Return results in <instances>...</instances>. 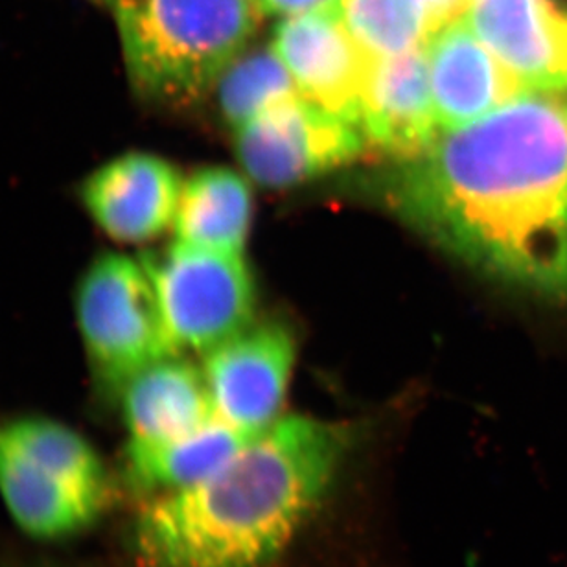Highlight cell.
<instances>
[{"label": "cell", "instance_id": "cell-1", "mask_svg": "<svg viewBox=\"0 0 567 567\" xmlns=\"http://www.w3.org/2000/svg\"><path fill=\"white\" fill-rule=\"evenodd\" d=\"M422 235L497 279L567 299V91L525 89L442 132L389 181Z\"/></svg>", "mask_w": 567, "mask_h": 567}, {"label": "cell", "instance_id": "cell-2", "mask_svg": "<svg viewBox=\"0 0 567 567\" xmlns=\"http://www.w3.org/2000/svg\"><path fill=\"white\" fill-rule=\"evenodd\" d=\"M347 424L279 419L224 468L158 494L138 516L150 567H269L332 488L354 447Z\"/></svg>", "mask_w": 567, "mask_h": 567}, {"label": "cell", "instance_id": "cell-3", "mask_svg": "<svg viewBox=\"0 0 567 567\" xmlns=\"http://www.w3.org/2000/svg\"><path fill=\"white\" fill-rule=\"evenodd\" d=\"M127 76L144 99L196 104L262 21L258 0H113Z\"/></svg>", "mask_w": 567, "mask_h": 567}, {"label": "cell", "instance_id": "cell-4", "mask_svg": "<svg viewBox=\"0 0 567 567\" xmlns=\"http://www.w3.org/2000/svg\"><path fill=\"white\" fill-rule=\"evenodd\" d=\"M76 319L94 374L116 396L144 367L181 354L141 258H94L78 284Z\"/></svg>", "mask_w": 567, "mask_h": 567}, {"label": "cell", "instance_id": "cell-5", "mask_svg": "<svg viewBox=\"0 0 567 567\" xmlns=\"http://www.w3.org/2000/svg\"><path fill=\"white\" fill-rule=\"evenodd\" d=\"M141 262L179 352L207 354L251 324L255 289L240 252L175 241Z\"/></svg>", "mask_w": 567, "mask_h": 567}, {"label": "cell", "instance_id": "cell-6", "mask_svg": "<svg viewBox=\"0 0 567 567\" xmlns=\"http://www.w3.org/2000/svg\"><path fill=\"white\" fill-rule=\"evenodd\" d=\"M365 135L354 122L297 93L236 130L247 174L268 188H288L360 157Z\"/></svg>", "mask_w": 567, "mask_h": 567}, {"label": "cell", "instance_id": "cell-7", "mask_svg": "<svg viewBox=\"0 0 567 567\" xmlns=\"http://www.w3.org/2000/svg\"><path fill=\"white\" fill-rule=\"evenodd\" d=\"M295 344L286 328L257 324L205 354V380L216 416L258 435L280 419Z\"/></svg>", "mask_w": 567, "mask_h": 567}, {"label": "cell", "instance_id": "cell-8", "mask_svg": "<svg viewBox=\"0 0 567 567\" xmlns=\"http://www.w3.org/2000/svg\"><path fill=\"white\" fill-rule=\"evenodd\" d=\"M274 50L299 93L360 126V99L374 58L344 27L338 8L289 16L275 28Z\"/></svg>", "mask_w": 567, "mask_h": 567}, {"label": "cell", "instance_id": "cell-9", "mask_svg": "<svg viewBox=\"0 0 567 567\" xmlns=\"http://www.w3.org/2000/svg\"><path fill=\"white\" fill-rule=\"evenodd\" d=\"M183 183L179 172L152 153L111 158L80 186L83 207L105 235L144 244L174 227Z\"/></svg>", "mask_w": 567, "mask_h": 567}, {"label": "cell", "instance_id": "cell-10", "mask_svg": "<svg viewBox=\"0 0 567 567\" xmlns=\"http://www.w3.org/2000/svg\"><path fill=\"white\" fill-rule=\"evenodd\" d=\"M464 17L525 89L567 91V11L555 0H472Z\"/></svg>", "mask_w": 567, "mask_h": 567}, {"label": "cell", "instance_id": "cell-11", "mask_svg": "<svg viewBox=\"0 0 567 567\" xmlns=\"http://www.w3.org/2000/svg\"><path fill=\"white\" fill-rule=\"evenodd\" d=\"M367 142L389 157L411 161L441 135L425 49L374 58L360 99Z\"/></svg>", "mask_w": 567, "mask_h": 567}, {"label": "cell", "instance_id": "cell-12", "mask_svg": "<svg viewBox=\"0 0 567 567\" xmlns=\"http://www.w3.org/2000/svg\"><path fill=\"white\" fill-rule=\"evenodd\" d=\"M425 55L442 132L468 126L525 91L518 78L461 19L430 39Z\"/></svg>", "mask_w": 567, "mask_h": 567}, {"label": "cell", "instance_id": "cell-13", "mask_svg": "<svg viewBox=\"0 0 567 567\" xmlns=\"http://www.w3.org/2000/svg\"><path fill=\"white\" fill-rule=\"evenodd\" d=\"M118 396L135 441H172L216 419L205 372L181 354L144 367Z\"/></svg>", "mask_w": 567, "mask_h": 567}, {"label": "cell", "instance_id": "cell-14", "mask_svg": "<svg viewBox=\"0 0 567 567\" xmlns=\"http://www.w3.org/2000/svg\"><path fill=\"white\" fill-rule=\"evenodd\" d=\"M0 496L24 533L58 540L87 529L110 496L89 492L28 461L0 442Z\"/></svg>", "mask_w": 567, "mask_h": 567}, {"label": "cell", "instance_id": "cell-15", "mask_svg": "<svg viewBox=\"0 0 567 567\" xmlns=\"http://www.w3.org/2000/svg\"><path fill=\"white\" fill-rule=\"evenodd\" d=\"M255 436L216 416L199 430L172 441L130 439L127 470L132 480L146 491H185L224 468Z\"/></svg>", "mask_w": 567, "mask_h": 567}, {"label": "cell", "instance_id": "cell-16", "mask_svg": "<svg viewBox=\"0 0 567 567\" xmlns=\"http://www.w3.org/2000/svg\"><path fill=\"white\" fill-rule=\"evenodd\" d=\"M251 221V192L233 169L203 168L183 183L175 216L177 241L241 252Z\"/></svg>", "mask_w": 567, "mask_h": 567}, {"label": "cell", "instance_id": "cell-17", "mask_svg": "<svg viewBox=\"0 0 567 567\" xmlns=\"http://www.w3.org/2000/svg\"><path fill=\"white\" fill-rule=\"evenodd\" d=\"M0 442L72 485L110 496L104 461L93 444L69 425L44 416H22L0 427Z\"/></svg>", "mask_w": 567, "mask_h": 567}, {"label": "cell", "instance_id": "cell-18", "mask_svg": "<svg viewBox=\"0 0 567 567\" xmlns=\"http://www.w3.org/2000/svg\"><path fill=\"white\" fill-rule=\"evenodd\" d=\"M338 11L371 58L425 49L439 32L425 0H339Z\"/></svg>", "mask_w": 567, "mask_h": 567}, {"label": "cell", "instance_id": "cell-19", "mask_svg": "<svg viewBox=\"0 0 567 567\" xmlns=\"http://www.w3.org/2000/svg\"><path fill=\"white\" fill-rule=\"evenodd\" d=\"M214 87H218L225 121L235 130L280 100L299 93L288 66L269 49L236 55Z\"/></svg>", "mask_w": 567, "mask_h": 567}, {"label": "cell", "instance_id": "cell-20", "mask_svg": "<svg viewBox=\"0 0 567 567\" xmlns=\"http://www.w3.org/2000/svg\"><path fill=\"white\" fill-rule=\"evenodd\" d=\"M264 11L279 16H299L308 11L332 10L338 8L339 0H258Z\"/></svg>", "mask_w": 567, "mask_h": 567}, {"label": "cell", "instance_id": "cell-21", "mask_svg": "<svg viewBox=\"0 0 567 567\" xmlns=\"http://www.w3.org/2000/svg\"><path fill=\"white\" fill-rule=\"evenodd\" d=\"M472 0H425L430 8L431 17L435 21L436 28L446 27L450 22H455L464 17Z\"/></svg>", "mask_w": 567, "mask_h": 567}, {"label": "cell", "instance_id": "cell-22", "mask_svg": "<svg viewBox=\"0 0 567 567\" xmlns=\"http://www.w3.org/2000/svg\"><path fill=\"white\" fill-rule=\"evenodd\" d=\"M99 2H105V4H110L111 6V2H113V0H99Z\"/></svg>", "mask_w": 567, "mask_h": 567}]
</instances>
